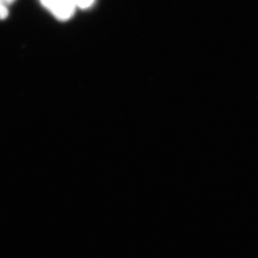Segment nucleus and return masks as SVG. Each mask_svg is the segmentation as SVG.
I'll return each instance as SVG.
<instances>
[{
  "mask_svg": "<svg viewBox=\"0 0 258 258\" xmlns=\"http://www.w3.org/2000/svg\"><path fill=\"white\" fill-rule=\"evenodd\" d=\"M40 3L60 21L71 19L76 9L74 0H40Z\"/></svg>",
  "mask_w": 258,
  "mask_h": 258,
  "instance_id": "f257e3e1",
  "label": "nucleus"
},
{
  "mask_svg": "<svg viewBox=\"0 0 258 258\" xmlns=\"http://www.w3.org/2000/svg\"><path fill=\"white\" fill-rule=\"evenodd\" d=\"M95 0H74L76 7H79L81 9H87L91 7Z\"/></svg>",
  "mask_w": 258,
  "mask_h": 258,
  "instance_id": "f03ea898",
  "label": "nucleus"
},
{
  "mask_svg": "<svg viewBox=\"0 0 258 258\" xmlns=\"http://www.w3.org/2000/svg\"><path fill=\"white\" fill-rule=\"evenodd\" d=\"M9 16L8 7L0 4V19H5Z\"/></svg>",
  "mask_w": 258,
  "mask_h": 258,
  "instance_id": "7ed1b4c3",
  "label": "nucleus"
},
{
  "mask_svg": "<svg viewBox=\"0 0 258 258\" xmlns=\"http://www.w3.org/2000/svg\"><path fill=\"white\" fill-rule=\"evenodd\" d=\"M15 1H16V0H0V4H2V5H4V6H6V7H8L9 5L13 4Z\"/></svg>",
  "mask_w": 258,
  "mask_h": 258,
  "instance_id": "20e7f679",
  "label": "nucleus"
}]
</instances>
